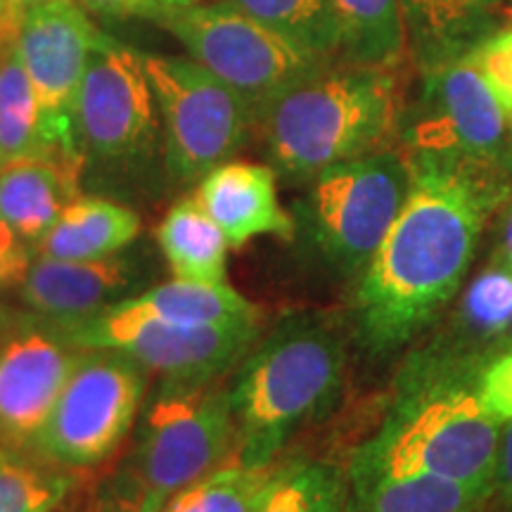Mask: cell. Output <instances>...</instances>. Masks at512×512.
Segmentation results:
<instances>
[{
  "mask_svg": "<svg viewBox=\"0 0 512 512\" xmlns=\"http://www.w3.org/2000/svg\"><path fill=\"white\" fill-rule=\"evenodd\" d=\"M456 344L446 349L479 356L477 347H494L512 335V268L491 261L475 278L460 287V302L453 316Z\"/></svg>",
  "mask_w": 512,
  "mask_h": 512,
  "instance_id": "cell-24",
  "label": "cell"
},
{
  "mask_svg": "<svg viewBox=\"0 0 512 512\" xmlns=\"http://www.w3.org/2000/svg\"><path fill=\"white\" fill-rule=\"evenodd\" d=\"M98 31L76 0L36 5L19 27V57L41 107L46 143L55 152L81 155L74 133V102Z\"/></svg>",
  "mask_w": 512,
  "mask_h": 512,
  "instance_id": "cell-13",
  "label": "cell"
},
{
  "mask_svg": "<svg viewBox=\"0 0 512 512\" xmlns=\"http://www.w3.org/2000/svg\"><path fill=\"white\" fill-rule=\"evenodd\" d=\"M354 512H486L494 491L437 475L349 479Z\"/></svg>",
  "mask_w": 512,
  "mask_h": 512,
  "instance_id": "cell-20",
  "label": "cell"
},
{
  "mask_svg": "<svg viewBox=\"0 0 512 512\" xmlns=\"http://www.w3.org/2000/svg\"><path fill=\"white\" fill-rule=\"evenodd\" d=\"M88 10L98 12L105 17H131L143 15L147 12L150 0H81Z\"/></svg>",
  "mask_w": 512,
  "mask_h": 512,
  "instance_id": "cell-36",
  "label": "cell"
},
{
  "mask_svg": "<svg viewBox=\"0 0 512 512\" xmlns=\"http://www.w3.org/2000/svg\"><path fill=\"white\" fill-rule=\"evenodd\" d=\"M259 512H354L347 470L330 460H292Z\"/></svg>",
  "mask_w": 512,
  "mask_h": 512,
  "instance_id": "cell-28",
  "label": "cell"
},
{
  "mask_svg": "<svg viewBox=\"0 0 512 512\" xmlns=\"http://www.w3.org/2000/svg\"><path fill=\"white\" fill-rule=\"evenodd\" d=\"M344 62L399 67L408 53L401 0H330Z\"/></svg>",
  "mask_w": 512,
  "mask_h": 512,
  "instance_id": "cell-23",
  "label": "cell"
},
{
  "mask_svg": "<svg viewBox=\"0 0 512 512\" xmlns=\"http://www.w3.org/2000/svg\"><path fill=\"white\" fill-rule=\"evenodd\" d=\"M76 347L119 351L162 380L202 382L228 375L259 342V323L200 328L114 304L98 316L57 325Z\"/></svg>",
  "mask_w": 512,
  "mask_h": 512,
  "instance_id": "cell-11",
  "label": "cell"
},
{
  "mask_svg": "<svg viewBox=\"0 0 512 512\" xmlns=\"http://www.w3.org/2000/svg\"><path fill=\"white\" fill-rule=\"evenodd\" d=\"M494 501L512 512V420L501 425L494 470Z\"/></svg>",
  "mask_w": 512,
  "mask_h": 512,
  "instance_id": "cell-34",
  "label": "cell"
},
{
  "mask_svg": "<svg viewBox=\"0 0 512 512\" xmlns=\"http://www.w3.org/2000/svg\"><path fill=\"white\" fill-rule=\"evenodd\" d=\"M403 157L411 188L354 299L358 339L377 356L399 351L451 304L491 214L510 200L501 166Z\"/></svg>",
  "mask_w": 512,
  "mask_h": 512,
  "instance_id": "cell-1",
  "label": "cell"
},
{
  "mask_svg": "<svg viewBox=\"0 0 512 512\" xmlns=\"http://www.w3.org/2000/svg\"><path fill=\"white\" fill-rule=\"evenodd\" d=\"M147 370L110 349H83L31 451L74 472L105 465L140 418Z\"/></svg>",
  "mask_w": 512,
  "mask_h": 512,
  "instance_id": "cell-7",
  "label": "cell"
},
{
  "mask_svg": "<svg viewBox=\"0 0 512 512\" xmlns=\"http://www.w3.org/2000/svg\"><path fill=\"white\" fill-rule=\"evenodd\" d=\"M496 261H501L512 268V200L503 204L501 223H498V245H496Z\"/></svg>",
  "mask_w": 512,
  "mask_h": 512,
  "instance_id": "cell-37",
  "label": "cell"
},
{
  "mask_svg": "<svg viewBox=\"0 0 512 512\" xmlns=\"http://www.w3.org/2000/svg\"><path fill=\"white\" fill-rule=\"evenodd\" d=\"M223 377L202 382L162 380L138 418L128 467L143 494L169 501L216 467L233 463L235 422Z\"/></svg>",
  "mask_w": 512,
  "mask_h": 512,
  "instance_id": "cell-5",
  "label": "cell"
},
{
  "mask_svg": "<svg viewBox=\"0 0 512 512\" xmlns=\"http://www.w3.org/2000/svg\"><path fill=\"white\" fill-rule=\"evenodd\" d=\"M126 309L150 313L178 325L200 328H223V325L259 323L261 313L247 297L228 283H192V280H169L119 302Z\"/></svg>",
  "mask_w": 512,
  "mask_h": 512,
  "instance_id": "cell-21",
  "label": "cell"
},
{
  "mask_svg": "<svg viewBox=\"0 0 512 512\" xmlns=\"http://www.w3.org/2000/svg\"><path fill=\"white\" fill-rule=\"evenodd\" d=\"M0 5H3V0H0Z\"/></svg>",
  "mask_w": 512,
  "mask_h": 512,
  "instance_id": "cell-42",
  "label": "cell"
},
{
  "mask_svg": "<svg viewBox=\"0 0 512 512\" xmlns=\"http://www.w3.org/2000/svg\"><path fill=\"white\" fill-rule=\"evenodd\" d=\"M41 3H48V0H3L0 5V50L17 43L24 15Z\"/></svg>",
  "mask_w": 512,
  "mask_h": 512,
  "instance_id": "cell-35",
  "label": "cell"
},
{
  "mask_svg": "<svg viewBox=\"0 0 512 512\" xmlns=\"http://www.w3.org/2000/svg\"><path fill=\"white\" fill-rule=\"evenodd\" d=\"M157 242L174 278L226 283L230 245L195 195L169 209L157 228Z\"/></svg>",
  "mask_w": 512,
  "mask_h": 512,
  "instance_id": "cell-22",
  "label": "cell"
},
{
  "mask_svg": "<svg viewBox=\"0 0 512 512\" xmlns=\"http://www.w3.org/2000/svg\"><path fill=\"white\" fill-rule=\"evenodd\" d=\"M81 155L100 164H131L157 145L159 110L143 53L98 31L74 102Z\"/></svg>",
  "mask_w": 512,
  "mask_h": 512,
  "instance_id": "cell-12",
  "label": "cell"
},
{
  "mask_svg": "<svg viewBox=\"0 0 512 512\" xmlns=\"http://www.w3.org/2000/svg\"><path fill=\"white\" fill-rule=\"evenodd\" d=\"M86 159L76 152H48L3 164L0 169V221L36 247L62 211L79 197Z\"/></svg>",
  "mask_w": 512,
  "mask_h": 512,
  "instance_id": "cell-17",
  "label": "cell"
},
{
  "mask_svg": "<svg viewBox=\"0 0 512 512\" xmlns=\"http://www.w3.org/2000/svg\"><path fill=\"white\" fill-rule=\"evenodd\" d=\"M195 200L214 219L230 247L273 235L294 240L297 223L278 200V174L273 166L223 162L197 181Z\"/></svg>",
  "mask_w": 512,
  "mask_h": 512,
  "instance_id": "cell-16",
  "label": "cell"
},
{
  "mask_svg": "<svg viewBox=\"0 0 512 512\" xmlns=\"http://www.w3.org/2000/svg\"><path fill=\"white\" fill-rule=\"evenodd\" d=\"M83 479V472L50 463L31 448L0 444V512H57Z\"/></svg>",
  "mask_w": 512,
  "mask_h": 512,
  "instance_id": "cell-25",
  "label": "cell"
},
{
  "mask_svg": "<svg viewBox=\"0 0 512 512\" xmlns=\"http://www.w3.org/2000/svg\"><path fill=\"white\" fill-rule=\"evenodd\" d=\"M31 247L0 221V290L17 285L31 264Z\"/></svg>",
  "mask_w": 512,
  "mask_h": 512,
  "instance_id": "cell-33",
  "label": "cell"
},
{
  "mask_svg": "<svg viewBox=\"0 0 512 512\" xmlns=\"http://www.w3.org/2000/svg\"><path fill=\"white\" fill-rule=\"evenodd\" d=\"M164 505H166L164 498H157V496L143 494V501H140V508H138V512H162V510H164Z\"/></svg>",
  "mask_w": 512,
  "mask_h": 512,
  "instance_id": "cell-39",
  "label": "cell"
},
{
  "mask_svg": "<svg viewBox=\"0 0 512 512\" xmlns=\"http://www.w3.org/2000/svg\"><path fill=\"white\" fill-rule=\"evenodd\" d=\"M266 29L325 60L339 57V29L330 0H228Z\"/></svg>",
  "mask_w": 512,
  "mask_h": 512,
  "instance_id": "cell-29",
  "label": "cell"
},
{
  "mask_svg": "<svg viewBox=\"0 0 512 512\" xmlns=\"http://www.w3.org/2000/svg\"><path fill=\"white\" fill-rule=\"evenodd\" d=\"M0 169H3V155H0Z\"/></svg>",
  "mask_w": 512,
  "mask_h": 512,
  "instance_id": "cell-41",
  "label": "cell"
},
{
  "mask_svg": "<svg viewBox=\"0 0 512 512\" xmlns=\"http://www.w3.org/2000/svg\"><path fill=\"white\" fill-rule=\"evenodd\" d=\"M285 465L280 458L266 465H221L171 496L162 512H259Z\"/></svg>",
  "mask_w": 512,
  "mask_h": 512,
  "instance_id": "cell-26",
  "label": "cell"
},
{
  "mask_svg": "<svg viewBox=\"0 0 512 512\" xmlns=\"http://www.w3.org/2000/svg\"><path fill=\"white\" fill-rule=\"evenodd\" d=\"M195 3H207V0H150L145 17L157 19L159 15H164V12H171V10H178V8H188V5H195Z\"/></svg>",
  "mask_w": 512,
  "mask_h": 512,
  "instance_id": "cell-38",
  "label": "cell"
},
{
  "mask_svg": "<svg viewBox=\"0 0 512 512\" xmlns=\"http://www.w3.org/2000/svg\"><path fill=\"white\" fill-rule=\"evenodd\" d=\"M309 185L302 214L313 245L342 275L363 273L411 188L403 152L380 150L349 159Z\"/></svg>",
  "mask_w": 512,
  "mask_h": 512,
  "instance_id": "cell-8",
  "label": "cell"
},
{
  "mask_svg": "<svg viewBox=\"0 0 512 512\" xmlns=\"http://www.w3.org/2000/svg\"><path fill=\"white\" fill-rule=\"evenodd\" d=\"M347 347L320 318H292L256 342L230 375L233 463L266 465L294 432L328 415L344 392Z\"/></svg>",
  "mask_w": 512,
  "mask_h": 512,
  "instance_id": "cell-4",
  "label": "cell"
},
{
  "mask_svg": "<svg viewBox=\"0 0 512 512\" xmlns=\"http://www.w3.org/2000/svg\"><path fill=\"white\" fill-rule=\"evenodd\" d=\"M145 268L124 252L91 261L36 256L22 280L19 297L34 316L55 325H72L112 309L143 283Z\"/></svg>",
  "mask_w": 512,
  "mask_h": 512,
  "instance_id": "cell-15",
  "label": "cell"
},
{
  "mask_svg": "<svg viewBox=\"0 0 512 512\" xmlns=\"http://www.w3.org/2000/svg\"><path fill=\"white\" fill-rule=\"evenodd\" d=\"M69 510H72V508H67V505H64V508H62V510H57V512H69Z\"/></svg>",
  "mask_w": 512,
  "mask_h": 512,
  "instance_id": "cell-40",
  "label": "cell"
},
{
  "mask_svg": "<svg viewBox=\"0 0 512 512\" xmlns=\"http://www.w3.org/2000/svg\"><path fill=\"white\" fill-rule=\"evenodd\" d=\"M143 62L164 124L166 166L178 183L202 181L238 155L256 117L233 88L195 60L143 53Z\"/></svg>",
  "mask_w": 512,
  "mask_h": 512,
  "instance_id": "cell-9",
  "label": "cell"
},
{
  "mask_svg": "<svg viewBox=\"0 0 512 512\" xmlns=\"http://www.w3.org/2000/svg\"><path fill=\"white\" fill-rule=\"evenodd\" d=\"M467 55L512 119V29L489 34Z\"/></svg>",
  "mask_w": 512,
  "mask_h": 512,
  "instance_id": "cell-30",
  "label": "cell"
},
{
  "mask_svg": "<svg viewBox=\"0 0 512 512\" xmlns=\"http://www.w3.org/2000/svg\"><path fill=\"white\" fill-rule=\"evenodd\" d=\"M140 216L124 204L105 197H76L62 211L46 238L38 242V256L64 261H91L114 256L138 240Z\"/></svg>",
  "mask_w": 512,
  "mask_h": 512,
  "instance_id": "cell-18",
  "label": "cell"
},
{
  "mask_svg": "<svg viewBox=\"0 0 512 512\" xmlns=\"http://www.w3.org/2000/svg\"><path fill=\"white\" fill-rule=\"evenodd\" d=\"M403 155L510 166L512 119L470 55L425 67L418 105L399 121Z\"/></svg>",
  "mask_w": 512,
  "mask_h": 512,
  "instance_id": "cell-10",
  "label": "cell"
},
{
  "mask_svg": "<svg viewBox=\"0 0 512 512\" xmlns=\"http://www.w3.org/2000/svg\"><path fill=\"white\" fill-rule=\"evenodd\" d=\"M41 107L19 57L17 43L0 50V155L3 164L48 155Z\"/></svg>",
  "mask_w": 512,
  "mask_h": 512,
  "instance_id": "cell-27",
  "label": "cell"
},
{
  "mask_svg": "<svg viewBox=\"0 0 512 512\" xmlns=\"http://www.w3.org/2000/svg\"><path fill=\"white\" fill-rule=\"evenodd\" d=\"M140 501H143V486L126 465L95 484L91 494L76 501L69 512H138Z\"/></svg>",
  "mask_w": 512,
  "mask_h": 512,
  "instance_id": "cell-31",
  "label": "cell"
},
{
  "mask_svg": "<svg viewBox=\"0 0 512 512\" xmlns=\"http://www.w3.org/2000/svg\"><path fill=\"white\" fill-rule=\"evenodd\" d=\"M155 22L181 41L190 60L233 88L256 119L287 88L332 62L294 46L228 0L164 12Z\"/></svg>",
  "mask_w": 512,
  "mask_h": 512,
  "instance_id": "cell-6",
  "label": "cell"
},
{
  "mask_svg": "<svg viewBox=\"0 0 512 512\" xmlns=\"http://www.w3.org/2000/svg\"><path fill=\"white\" fill-rule=\"evenodd\" d=\"M399 67L328 62L256 119L275 174L311 183L330 166L387 150L399 131Z\"/></svg>",
  "mask_w": 512,
  "mask_h": 512,
  "instance_id": "cell-3",
  "label": "cell"
},
{
  "mask_svg": "<svg viewBox=\"0 0 512 512\" xmlns=\"http://www.w3.org/2000/svg\"><path fill=\"white\" fill-rule=\"evenodd\" d=\"M482 361L446 347L415 354L396 380L380 430L356 448L349 479L437 475L494 491L503 422L479 396Z\"/></svg>",
  "mask_w": 512,
  "mask_h": 512,
  "instance_id": "cell-2",
  "label": "cell"
},
{
  "mask_svg": "<svg viewBox=\"0 0 512 512\" xmlns=\"http://www.w3.org/2000/svg\"><path fill=\"white\" fill-rule=\"evenodd\" d=\"M503 0H401L408 46L422 67L465 55L489 36V19Z\"/></svg>",
  "mask_w": 512,
  "mask_h": 512,
  "instance_id": "cell-19",
  "label": "cell"
},
{
  "mask_svg": "<svg viewBox=\"0 0 512 512\" xmlns=\"http://www.w3.org/2000/svg\"><path fill=\"white\" fill-rule=\"evenodd\" d=\"M477 384L479 396L491 415L501 422L512 420V349L484 358Z\"/></svg>",
  "mask_w": 512,
  "mask_h": 512,
  "instance_id": "cell-32",
  "label": "cell"
},
{
  "mask_svg": "<svg viewBox=\"0 0 512 512\" xmlns=\"http://www.w3.org/2000/svg\"><path fill=\"white\" fill-rule=\"evenodd\" d=\"M83 347L50 320L15 325L0 342V444L31 448Z\"/></svg>",
  "mask_w": 512,
  "mask_h": 512,
  "instance_id": "cell-14",
  "label": "cell"
}]
</instances>
